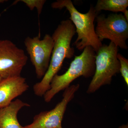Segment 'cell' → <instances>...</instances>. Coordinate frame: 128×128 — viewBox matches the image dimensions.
<instances>
[{
	"instance_id": "6da1fadb",
	"label": "cell",
	"mask_w": 128,
	"mask_h": 128,
	"mask_svg": "<svg viewBox=\"0 0 128 128\" xmlns=\"http://www.w3.org/2000/svg\"><path fill=\"white\" fill-rule=\"evenodd\" d=\"M76 33L75 27L70 19L61 21L52 35L54 45L49 66L45 75L33 86L34 94L43 96L50 88V82L62 67L65 59H70L74 54L71 46L72 40Z\"/></svg>"
},
{
	"instance_id": "7a4b0ae2",
	"label": "cell",
	"mask_w": 128,
	"mask_h": 128,
	"mask_svg": "<svg viewBox=\"0 0 128 128\" xmlns=\"http://www.w3.org/2000/svg\"><path fill=\"white\" fill-rule=\"evenodd\" d=\"M53 9L66 8L70 15L69 18L74 25L77 38L73 45L80 50L88 46L92 47L96 52L102 45V42L96 35L94 21L97 15L93 6L91 5L86 13L78 11L71 0H57L51 4Z\"/></svg>"
},
{
	"instance_id": "3957f363",
	"label": "cell",
	"mask_w": 128,
	"mask_h": 128,
	"mask_svg": "<svg viewBox=\"0 0 128 128\" xmlns=\"http://www.w3.org/2000/svg\"><path fill=\"white\" fill-rule=\"evenodd\" d=\"M96 52L90 46L86 47L80 55L75 56L65 73L57 74L53 78L50 88L43 96L45 102H50L57 93L68 88L78 77H92L96 70Z\"/></svg>"
},
{
	"instance_id": "277c9868",
	"label": "cell",
	"mask_w": 128,
	"mask_h": 128,
	"mask_svg": "<svg viewBox=\"0 0 128 128\" xmlns=\"http://www.w3.org/2000/svg\"><path fill=\"white\" fill-rule=\"evenodd\" d=\"M118 52V48L110 42L108 45L102 44L96 52V70L86 91L88 94L94 93L102 86L110 84L112 77L119 73Z\"/></svg>"
},
{
	"instance_id": "5b68a950",
	"label": "cell",
	"mask_w": 128,
	"mask_h": 128,
	"mask_svg": "<svg viewBox=\"0 0 128 128\" xmlns=\"http://www.w3.org/2000/svg\"><path fill=\"white\" fill-rule=\"evenodd\" d=\"M96 19L95 32L101 42L108 39L118 48L128 49L126 41L128 38V22L122 14H110L107 17L101 14Z\"/></svg>"
},
{
	"instance_id": "8992f818",
	"label": "cell",
	"mask_w": 128,
	"mask_h": 128,
	"mask_svg": "<svg viewBox=\"0 0 128 128\" xmlns=\"http://www.w3.org/2000/svg\"><path fill=\"white\" fill-rule=\"evenodd\" d=\"M24 44L37 78L41 79L48 70L50 63L54 45L52 36L46 34L42 39H40L38 36L28 37Z\"/></svg>"
},
{
	"instance_id": "52a82bcc",
	"label": "cell",
	"mask_w": 128,
	"mask_h": 128,
	"mask_svg": "<svg viewBox=\"0 0 128 128\" xmlns=\"http://www.w3.org/2000/svg\"><path fill=\"white\" fill-rule=\"evenodd\" d=\"M28 60L24 50L12 41L0 40V76L2 79L21 76Z\"/></svg>"
},
{
	"instance_id": "ba28073f",
	"label": "cell",
	"mask_w": 128,
	"mask_h": 128,
	"mask_svg": "<svg viewBox=\"0 0 128 128\" xmlns=\"http://www.w3.org/2000/svg\"><path fill=\"white\" fill-rule=\"evenodd\" d=\"M79 84L72 85L65 89L62 100L49 111L35 115L32 124L25 128H63L62 123L68 104L73 99L80 88Z\"/></svg>"
},
{
	"instance_id": "9c48e42d",
	"label": "cell",
	"mask_w": 128,
	"mask_h": 128,
	"mask_svg": "<svg viewBox=\"0 0 128 128\" xmlns=\"http://www.w3.org/2000/svg\"><path fill=\"white\" fill-rule=\"evenodd\" d=\"M28 88L26 79L21 76L2 79L0 81V108L9 105Z\"/></svg>"
},
{
	"instance_id": "30bf717a",
	"label": "cell",
	"mask_w": 128,
	"mask_h": 128,
	"mask_svg": "<svg viewBox=\"0 0 128 128\" xmlns=\"http://www.w3.org/2000/svg\"><path fill=\"white\" fill-rule=\"evenodd\" d=\"M30 104L17 99L4 107L0 108V128H25L18 119V112Z\"/></svg>"
},
{
	"instance_id": "8fae6325",
	"label": "cell",
	"mask_w": 128,
	"mask_h": 128,
	"mask_svg": "<svg viewBox=\"0 0 128 128\" xmlns=\"http://www.w3.org/2000/svg\"><path fill=\"white\" fill-rule=\"evenodd\" d=\"M128 6V0H98L94 8L97 15L102 10L124 13Z\"/></svg>"
},
{
	"instance_id": "7c38bea8",
	"label": "cell",
	"mask_w": 128,
	"mask_h": 128,
	"mask_svg": "<svg viewBox=\"0 0 128 128\" xmlns=\"http://www.w3.org/2000/svg\"><path fill=\"white\" fill-rule=\"evenodd\" d=\"M117 58L120 64V72L127 86H128V60L121 54L118 53Z\"/></svg>"
},
{
	"instance_id": "4fadbf2b",
	"label": "cell",
	"mask_w": 128,
	"mask_h": 128,
	"mask_svg": "<svg viewBox=\"0 0 128 128\" xmlns=\"http://www.w3.org/2000/svg\"><path fill=\"white\" fill-rule=\"evenodd\" d=\"M18 1L25 3L31 10H33L34 8H36L38 16L41 14L44 5L46 1L45 0H21Z\"/></svg>"
},
{
	"instance_id": "5bb4252c",
	"label": "cell",
	"mask_w": 128,
	"mask_h": 128,
	"mask_svg": "<svg viewBox=\"0 0 128 128\" xmlns=\"http://www.w3.org/2000/svg\"><path fill=\"white\" fill-rule=\"evenodd\" d=\"M124 18L126 19V20L128 22V11L126 10L124 12Z\"/></svg>"
},
{
	"instance_id": "9a60e30c",
	"label": "cell",
	"mask_w": 128,
	"mask_h": 128,
	"mask_svg": "<svg viewBox=\"0 0 128 128\" xmlns=\"http://www.w3.org/2000/svg\"><path fill=\"white\" fill-rule=\"evenodd\" d=\"M118 128H128V124H123L122 126H120Z\"/></svg>"
},
{
	"instance_id": "2e32d148",
	"label": "cell",
	"mask_w": 128,
	"mask_h": 128,
	"mask_svg": "<svg viewBox=\"0 0 128 128\" xmlns=\"http://www.w3.org/2000/svg\"><path fill=\"white\" fill-rule=\"evenodd\" d=\"M4 0H0V4L4 2Z\"/></svg>"
},
{
	"instance_id": "e0dca14e",
	"label": "cell",
	"mask_w": 128,
	"mask_h": 128,
	"mask_svg": "<svg viewBox=\"0 0 128 128\" xmlns=\"http://www.w3.org/2000/svg\"><path fill=\"white\" fill-rule=\"evenodd\" d=\"M2 78H1V77L0 76V81L1 80H2Z\"/></svg>"
}]
</instances>
